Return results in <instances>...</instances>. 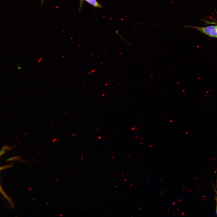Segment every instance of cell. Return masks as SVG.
<instances>
[{"mask_svg":"<svg viewBox=\"0 0 217 217\" xmlns=\"http://www.w3.org/2000/svg\"><path fill=\"white\" fill-rule=\"evenodd\" d=\"M93 6L96 7H100L101 6L96 0H85Z\"/></svg>","mask_w":217,"mask_h":217,"instance_id":"cell-3","label":"cell"},{"mask_svg":"<svg viewBox=\"0 0 217 217\" xmlns=\"http://www.w3.org/2000/svg\"><path fill=\"white\" fill-rule=\"evenodd\" d=\"M11 149L12 148H11L7 146H5L2 147L1 149L0 150V158L3 154Z\"/></svg>","mask_w":217,"mask_h":217,"instance_id":"cell-4","label":"cell"},{"mask_svg":"<svg viewBox=\"0 0 217 217\" xmlns=\"http://www.w3.org/2000/svg\"><path fill=\"white\" fill-rule=\"evenodd\" d=\"M0 193L3 195V196L5 197V198L10 203V204L12 206H13L12 200L6 194L5 192L2 189L1 186L0 185Z\"/></svg>","mask_w":217,"mask_h":217,"instance_id":"cell-2","label":"cell"},{"mask_svg":"<svg viewBox=\"0 0 217 217\" xmlns=\"http://www.w3.org/2000/svg\"><path fill=\"white\" fill-rule=\"evenodd\" d=\"M12 165H9L3 166L0 167V171L5 168H9Z\"/></svg>","mask_w":217,"mask_h":217,"instance_id":"cell-6","label":"cell"},{"mask_svg":"<svg viewBox=\"0 0 217 217\" xmlns=\"http://www.w3.org/2000/svg\"><path fill=\"white\" fill-rule=\"evenodd\" d=\"M184 27L193 28L210 37L217 38V25L200 27L187 25L184 26Z\"/></svg>","mask_w":217,"mask_h":217,"instance_id":"cell-1","label":"cell"},{"mask_svg":"<svg viewBox=\"0 0 217 217\" xmlns=\"http://www.w3.org/2000/svg\"><path fill=\"white\" fill-rule=\"evenodd\" d=\"M213 188L214 190L215 191V199L216 202V213L217 215V178L216 179V189L214 187H213Z\"/></svg>","mask_w":217,"mask_h":217,"instance_id":"cell-5","label":"cell"}]
</instances>
